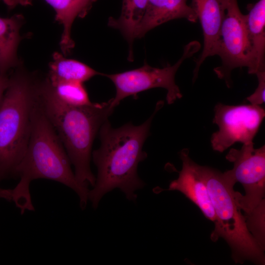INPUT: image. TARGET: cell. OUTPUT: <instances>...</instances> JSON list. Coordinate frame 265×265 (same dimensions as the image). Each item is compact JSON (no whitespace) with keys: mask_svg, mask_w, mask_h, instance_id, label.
<instances>
[{"mask_svg":"<svg viewBox=\"0 0 265 265\" xmlns=\"http://www.w3.org/2000/svg\"><path fill=\"white\" fill-rule=\"evenodd\" d=\"M228 3V0H191L190 6L200 21L204 36L203 49L195 61L193 72V82L206 59L217 55L220 29Z\"/></svg>","mask_w":265,"mask_h":265,"instance_id":"obj_10","label":"cell"},{"mask_svg":"<svg viewBox=\"0 0 265 265\" xmlns=\"http://www.w3.org/2000/svg\"><path fill=\"white\" fill-rule=\"evenodd\" d=\"M47 80L52 84L62 82L76 81L83 83L97 75H102L86 64L64 57L55 52L49 64Z\"/></svg>","mask_w":265,"mask_h":265,"instance_id":"obj_14","label":"cell"},{"mask_svg":"<svg viewBox=\"0 0 265 265\" xmlns=\"http://www.w3.org/2000/svg\"><path fill=\"white\" fill-rule=\"evenodd\" d=\"M26 5L31 0H24ZM54 10L56 20L63 26L60 45L64 54L69 53L74 46L71 37L72 24L77 17L84 16L76 0H45Z\"/></svg>","mask_w":265,"mask_h":265,"instance_id":"obj_17","label":"cell"},{"mask_svg":"<svg viewBox=\"0 0 265 265\" xmlns=\"http://www.w3.org/2000/svg\"><path fill=\"white\" fill-rule=\"evenodd\" d=\"M163 105L162 101L158 102L151 116L138 126L128 123L114 128L108 119L103 124L99 131L100 147L92 153L98 171L95 184L88 193L93 208H97L105 194L115 188L121 190L128 200L135 201V191L145 185L137 173L138 163L147 157L143 146L153 119Z\"/></svg>","mask_w":265,"mask_h":265,"instance_id":"obj_1","label":"cell"},{"mask_svg":"<svg viewBox=\"0 0 265 265\" xmlns=\"http://www.w3.org/2000/svg\"><path fill=\"white\" fill-rule=\"evenodd\" d=\"M200 47L197 41L189 43L185 47L182 56L175 64L162 68L153 67L145 63L139 68L122 73L102 74L109 79L116 88L115 96L111 98L112 106L115 108L124 98L156 87L166 89V99L169 105L181 99L183 95L175 83V74L183 61L197 52Z\"/></svg>","mask_w":265,"mask_h":265,"instance_id":"obj_7","label":"cell"},{"mask_svg":"<svg viewBox=\"0 0 265 265\" xmlns=\"http://www.w3.org/2000/svg\"><path fill=\"white\" fill-rule=\"evenodd\" d=\"M78 2L82 12L84 15L88 12L92 5V4L96 0H76Z\"/></svg>","mask_w":265,"mask_h":265,"instance_id":"obj_22","label":"cell"},{"mask_svg":"<svg viewBox=\"0 0 265 265\" xmlns=\"http://www.w3.org/2000/svg\"><path fill=\"white\" fill-rule=\"evenodd\" d=\"M48 82L54 96L67 105L81 106L92 103L82 82L68 81L52 84Z\"/></svg>","mask_w":265,"mask_h":265,"instance_id":"obj_18","label":"cell"},{"mask_svg":"<svg viewBox=\"0 0 265 265\" xmlns=\"http://www.w3.org/2000/svg\"><path fill=\"white\" fill-rule=\"evenodd\" d=\"M180 157L182 168L178 178L172 181L168 190H178L195 204L204 215L214 222L215 213L209 195L207 186L198 173L196 163L189 156L188 149L181 150Z\"/></svg>","mask_w":265,"mask_h":265,"instance_id":"obj_11","label":"cell"},{"mask_svg":"<svg viewBox=\"0 0 265 265\" xmlns=\"http://www.w3.org/2000/svg\"><path fill=\"white\" fill-rule=\"evenodd\" d=\"M187 0H148L143 16L134 34L141 38L152 29L176 19L185 18L190 22L198 20L196 14L187 5Z\"/></svg>","mask_w":265,"mask_h":265,"instance_id":"obj_12","label":"cell"},{"mask_svg":"<svg viewBox=\"0 0 265 265\" xmlns=\"http://www.w3.org/2000/svg\"><path fill=\"white\" fill-rule=\"evenodd\" d=\"M255 75L258 80V86L246 99L251 105L260 106L265 101V70L259 71Z\"/></svg>","mask_w":265,"mask_h":265,"instance_id":"obj_20","label":"cell"},{"mask_svg":"<svg viewBox=\"0 0 265 265\" xmlns=\"http://www.w3.org/2000/svg\"><path fill=\"white\" fill-rule=\"evenodd\" d=\"M195 167L207 186L215 213L211 240L215 242L223 238L230 247L236 263L242 264L248 261L264 265V251L246 227L244 215L235 198L234 186L227 182L223 173L196 163Z\"/></svg>","mask_w":265,"mask_h":265,"instance_id":"obj_5","label":"cell"},{"mask_svg":"<svg viewBox=\"0 0 265 265\" xmlns=\"http://www.w3.org/2000/svg\"><path fill=\"white\" fill-rule=\"evenodd\" d=\"M9 81L8 75H0V105L3 98L4 93L7 87Z\"/></svg>","mask_w":265,"mask_h":265,"instance_id":"obj_21","label":"cell"},{"mask_svg":"<svg viewBox=\"0 0 265 265\" xmlns=\"http://www.w3.org/2000/svg\"><path fill=\"white\" fill-rule=\"evenodd\" d=\"M23 22L21 15L0 17V75H6L20 64L17 49L22 39L20 30Z\"/></svg>","mask_w":265,"mask_h":265,"instance_id":"obj_13","label":"cell"},{"mask_svg":"<svg viewBox=\"0 0 265 265\" xmlns=\"http://www.w3.org/2000/svg\"><path fill=\"white\" fill-rule=\"evenodd\" d=\"M8 7L11 9L18 4L25 5L24 0H1Z\"/></svg>","mask_w":265,"mask_h":265,"instance_id":"obj_24","label":"cell"},{"mask_svg":"<svg viewBox=\"0 0 265 265\" xmlns=\"http://www.w3.org/2000/svg\"><path fill=\"white\" fill-rule=\"evenodd\" d=\"M226 159L233 168L223 173L227 182L234 186L240 183L245 194L234 192L238 206L243 214L250 212L265 199V145L255 148L254 143L243 144L240 149L231 148Z\"/></svg>","mask_w":265,"mask_h":265,"instance_id":"obj_8","label":"cell"},{"mask_svg":"<svg viewBox=\"0 0 265 265\" xmlns=\"http://www.w3.org/2000/svg\"><path fill=\"white\" fill-rule=\"evenodd\" d=\"M246 23L257 72L265 71V0H259L252 7L246 15Z\"/></svg>","mask_w":265,"mask_h":265,"instance_id":"obj_15","label":"cell"},{"mask_svg":"<svg viewBox=\"0 0 265 265\" xmlns=\"http://www.w3.org/2000/svg\"><path fill=\"white\" fill-rule=\"evenodd\" d=\"M246 227L260 247L265 250V200L250 212L243 214Z\"/></svg>","mask_w":265,"mask_h":265,"instance_id":"obj_19","label":"cell"},{"mask_svg":"<svg viewBox=\"0 0 265 265\" xmlns=\"http://www.w3.org/2000/svg\"><path fill=\"white\" fill-rule=\"evenodd\" d=\"M38 99L43 111L59 137L75 168L77 181L93 186L96 178L90 162L94 139L114 108L106 102L72 106L59 100L46 80L39 81Z\"/></svg>","mask_w":265,"mask_h":265,"instance_id":"obj_3","label":"cell"},{"mask_svg":"<svg viewBox=\"0 0 265 265\" xmlns=\"http://www.w3.org/2000/svg\"><path fill=\"white\" fill-rule=\"evenodd\" d=\"M38 81L17 69L9 77L0 105V181L16 177L30 136Z\"/></svg>","mask_w":265,"mask_h":265,"instance_id":"obj_4","label":"cell"},{"mask_svg":"<svg viewBox=\"0 0 265 265\" xmlns=\"http://www.w3.org/2000/svg\"><path fill=\"white\" fill-rule=\"evenodd\" d=\"M212 120L218 131L212 135L211 142L214 151L222 153L236 142L252 143L265 116L260 106H238L217 104Z\"/></svg>","mask_w":265,"mask_h":265,"instance_id":"obj_9","label":"cell"},{"mask_svg":"<svg viewBox=\"0 0 265 265\" xmlns=\"http://www.w3.org/2000/svg\"><path fill=\"white\" fill-rule=\"evenodd\" d=\"M71 161L54 128L38 102L32 116L30 134L25 155L18 165L20 181L12 189V201L21 214L34 211L29 190L31 182L38 179L54 181L70 187L79 196L81 209L88 200V186L80 183L72 170Z\"/></svg>","mask_w":265,"mask_h":265,"instance_id":"obj_2","label":"cell"},{"mask_svg":"<svg viewBox=\"0 0 265 265\" xmlns=\"http://www.w3.org/2000/svg\"><path fill=\"white\" fill-rule=\"evenodd\" d=\"M148 0H123L120 17L108 19V26L119 30L129 43V58L132 57V47L135 32L143 16Z\"/></svg>","mask_w":265,"mask_h":265,"instance_id":"obj_16","label":"cell"},{"mask_svg":"<svg viewBox=\"0 0 265 265\" xmlns=\"http://www.w3.org/2000/svg\"><path fill=\"white\" fill-rule=\"evenodd\" d=\"M12 189H4L0 187V199L12 201Z\"/></svg>","mask_w":265,"mask_h":265,"instance_id":"obj_23","label":"cell"},{"mask_svg":"<svg viewBox=\"0 0 265 265\" xmlns=\"http://www.w3.org/2000/svg\"><path fill=\"white\" fill-rule=\"evenodd\" d=\"M217 55L222 63L213 70L229 88L232 85L231 74L234 69L246 67L250 74L255 75L257 72L248 33L246 15L241 12L237 0H228L220 29Z\"/></svg>","mask_w":265,"mask_h":265,"instance_id":"obj_6","label":"cell"}]
</instances>
